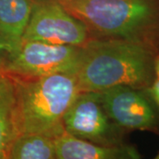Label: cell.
Listing matches in <instances>:
<instances>
[{
  "label": "cell",
  "mask_w": 159,
  "mask_h": 159,
  "mask_svg": "<svg viewBox=\"0 0 159 159\" xmlns=\"http://www.w3.org/2000/svg\"><path fill=\"white\" fill-rule=\"evenodd\" d=\"M89 38L85 24L66 10L59 0H34L23 42L83 46Z\"/></svg>",
  "instance_id": "obj_5"
},
{
  "label": "cell",
  "mask_w": 159,
  "mask_h": 159,
  "mask_svg": "<svg viewBox=\"0 0 159 159\" xmlns=\"http://www.w3.org/2000/svg\"><path fill=\"white\" fill-rule=\"evenodd\" d=\"M11 52V50L10 46L6 44V43L0 37V67H1V66H2V64L4 62L6 56L8 54H10Z\"/></svg>",
  "instance_id": "obj_13"
},
{
  "label": "cell",
  "mask_w": 159,
  "mask_h": 159,
  "mask_svg": "<svg viewBox=\"0 0 159 159\" xmlns=\"http://www.w3.org/2000/svg\"><path fill=\"white\" fill-rule=\"evenodd\" d=\"M11 77L15 86L17 135L39 134L56 138L63 134L64 116L80 93L74 74Z\"/></svg>",
  "instance_id": "obj_3"
},
{
  "label": "cell",
  "mask_w": 159,
  "mask_h": 159,
  "mask_svg": "<svg viewBox=\"0 0 159 159\" xmlns=\"http://www.w3.org/2000/svg\"><path fill=\"white\" fill-rule=\"evenodd\" d=\"M8 158L56 159L54 138L39 134H19L11 143Z\"/></svg>",
  "instance_id": "obj_11"
},
{
  "label": "cell",
  "mask_w": 159,
  "mask_h": 159,
  "mask_svg": "<svg viewBox=\"0 0 159 159\" xmlns=\"http://www.w3.org/2000/svg\"><path fill=\"white\" fill-rule=\"evenodd\" d=\"M90 38L119 39L159 52V0H59Z\"/></svg>",
  "instance_id": "obj_2"
},
{
  "label": "cell",
  "mask_w": 159,
  "mask_h": 159,
  "mask_svg": "<svg viewBox=\"0 0 159 159\" xmlns=\"http://www.w3.org/2000/svg\"><path fill=\"white\" fill-rule=\"evenodd\" d=\"M33 6L34 0H0V37L10 46V54L22 44Z\"/></svg>",
  "instance_id": "obj_9"
},
{
  "label": "cell",
  "mask_w": 159,
  "mask_h": 159,
  "mask_svg": "<svg viewBox=\"0 0 159 159\" xmlns=\"http://www.w3.org/2000/svg\"><path fill=\"white\" fill-rule=\"evenodd\" d=\"M65 132L105 146L124 143L125 129L109 117L97 92H80L63 119Z\"/></svg>",
  "instance_id": "obj_6"
},
{
  "label": "cell",
  "mask_w": 159,
  "mask_h": 159,
  "mask_svg": "<svg viewBox=\"0 0 159 159\" xmlns=\"http://www.w3.org/2000/svg\"><path fill=\"white\" fill-rule=\"evenodd\" d=\"M154 71L156 77L159 79V52L155 56L154 58Z\"/></svg>",
  "instance_id": "obj_14"
},
{
  "label": "cell",
  "mask_w": 159,
  "mask_h": 159,
  "mask_svg": "<svg viewBox=\"0 0 159 159\" xmlns=\"http://www.w3.org/2000/svg\"><path fill=\"white\" fill-rule=\"evenodd\" d=\"M57 159H136L135 148L127 144L105 146L87 142L67 133L54 138Z\"/></svg>",
  "instance_id": "obj_8"
},
{
  "label": "cell",
  "mask_w": 159,
  "mask_h": 159,
  "mask_svg": "<svg viewBox=\"0 0 159 159\" xmlns=\"http://www.w3.org/2000/svg\"><path fill=\"white\" fill-rule=\"evenodd\" d=\"M15 102L12 77L0 74V159L8 158L11 143L17 136Z\"/></svg>",
  "instance_id": "obj_10"
},
{
  "label": "cell",
  "mask_w": 159,
  "mask_h": 159,
  "mask_svg": "<svg viewBox=\"0 0 159 159\" xmlns=\"http://www.w3.org/2000/svg\"><path fill=\"white\" fill-rule=\"evenodd\" d=\"M156 54L119 39L89 38L82 46L75 78L80 92H100L115 86L146 89L155 80Z\"/></svg>",
  "instance_id": "obj_1"
},
{
  "label": "cell",
  "mask_w": 159,
  "mask_h": 159,
  "mask_svg": "<svg viewBox=\"0 0 159 159\" xmlns=\"http://www.w3.org/2000/svg\"><path fill=\"white\" fill-rule=\"evenodd\" d=\"M148 91V95L151 97L155 102L159 106V79H155L154 81L151 83V85L148 86L146 89Z\"/></svg>",
  "instance_id": "obj_12"
},
{
  "label": "cell",
  "mask_w": 159,
  "mask_h": 159,
  "mask_svg": "<svg viewBox=\"0 0 159 159\" xmlns=\"http://www.w3.org/2000/svg\"><path fill=\"white\" fill-rule=\"evenodd\" d=\"M97 93L109 117L125 130H152L157 126L156 112L140 89L115 86Z\"/></svg>",
  "instance_id": "obj_7"
},
{
  "label": "cell",
  "mask_w": 159,
  "mask_h": 159,
  "mask_svg": "<svg viewBox=\"0 0 159 159\" xmlns=\"http://www.w3.org/2000/svg\"><path fill=\"white\" fill-rule=\"evenodd\" d=\"M81 51L82 46L23 42L17 51L6 56L0 69L4 74L20 78H40L56 74L74 75Z\"/></svg>",
  "instance_id": "obj_4"
}]
</instances>
